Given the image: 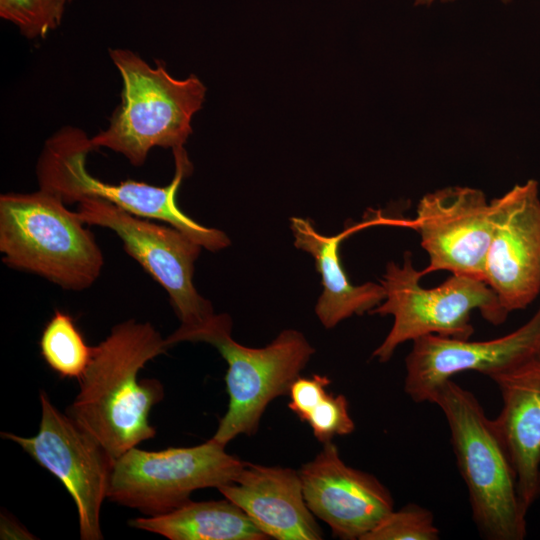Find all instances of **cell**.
<instances>
[{
	"mask_svg": "<svg viewBox=\"0 0 540 540\" xmlns=\"http://www.w3.org/2000/svg\"><path fill=\"white\" fill-rule=\"evenodd\" d=\"M298 472L308 508L339 539L363 540L394 510L388 488L374 475L347 465L332 441L323 443Z\"/></svg>",
	"mask_w": 540,
	"mask_h": 540,
	"instance_id": "obj_13",
	"label": "cell"
},
{
	"mask_svg": "<svg viewBox=\"0 0 540 540\" xmlns=\"http://www.w3.org/2000/svg\"><path fill=\"white\" fill-rule=\"evenodd\" d=\"M232 327L215 333L208 344L227 363L225 375L228 407L213 439L227 445L239 435H254L267 406L289 393L315 349L294 329L283 330L270 344L250 348L234 341Z\"/></svg>",
	"mask_w": 540,
	"mask_h": 540,
	"instance_id": "obj_9",
	"label": "cell"
},
{
	"mask_svg": "<svg viewBox=\"0 0 540 540\" xmlns=\"http://www.w3.org/2000/svg\"><path fill=\"white\" fill-rule=\"evenodd\" d=\"M369 223L350 226L335 236L320 234L309 219L291 218L294 244L311 254L321 275L323 292L317 300L315 313L322 325L329 329L352 315L370 312L386 298L384 287L367 282L353 285L341 263L340 243L353 232Z\"/></svg>",
	"mask_w": 540,
	"mask_h": 540,
	"instance_id": "obj_17",
	"label": "cell"
},
{
	"mask_svg": "<svg viewBox=\"0 0 540 540\" xmlns=\"http://www.w3.org/2000/svg\"><path fill=\"white\" fill-rule=\"evenodd\" d=\"M213 438L192 447L145 451L133 447L114 461L107 498L147 516L168 513L193 491L232 483L244 466Z\"/></svg>",
	"mask_w": 540,
	"mask_h": 540,
	"instance_id": "obj_8",
	"label": "cell"
},
{
	"mask_svg": "<svg viewBox=\"0 0 540 540\" xmlns=\"http://www.w3.org/2000/svg\"><path fill=\"white\" fill-rule=\"evenodd\" d=\"M489 378L502 399L493 423L511 461L520 499L529 509L540 498V351Z\"/></svg>",
	"mask_w": 540,
	"mask_h": 540,
	"instance_id": "obj_15",
	"label": "cell"
},
{
	"mask_svg": "<svg viewBox=\"0 0 540 540\" xmlns=\"http://www.w3.org/2000/svg\"><path fill=\"white\" fill-rule=\"evenodd\" d=\"M413 225L429 257L423 276L449 271L485 282L491 207L481 190L455 186L424 195Z\"/></svg>",
	"mask_w": 540,
	"mask_h": 540,
	"instance_id": "obj_12",
	"label": "cell"
},
{
	"mask_svg": "<svg viewBox=\"0 0 540 540\" xmlns=\"http://www.w3.org/2000/svg\"><path fill=\"white\" fill-rule=\"evenodd\" d=\"M39 397L38 433L23 437L2 432L1 436L17 443L64 485L77 507L80 538L100 540V511L115 459L67 413L60 412L45 391Z\"/></svg>",
	"mask_w": 540,
	"mask_h": 540,
	"instance_id": "obj_10",
	"label": "cell"
},
{
	"mask_svg": "<svg viewBox=\"0 0 540 540\" xmlns=\"http://www.w3.org/2000/svg\"><path fill=\"white\" fill-rule=\"evenodd\" d=\"M93 149L82 130L66 127L54 134L46 141L36 165L40 189L55 194L65 204L78 203L86 197L100 198L133 215L167 222L209 251L230 245L223 231L199 224L176 203L177 191L193 169L183 147L173 150L175 174L162 187L134 180L106 183L93 177L86 169L87 155Z\"/></svg>",
	"mask_w": 540,
	"mask_h": 540,
	"instance_id": "obj_5",
	"label": "cell"
},
{
	"mask_svg": "<svg viewBox=\"0 0 540 540\" xmlns=\"http://www.w3.org/2000/svg\"><path fill=\"white\" fill-rule=\"evenodd\" d=\"M218 490L239 506L269 538H323L322 530L304 499L296 470L245 462L236 479Z\"/></svg>",
	"mask_w": 540,
	"mask_h": 540,
	"instance_id": "obj_16",
	"label": "cell"
},
{
	"mask_svg": "<svg viewBox=\"0 0 540 540\" xmlns=\"http://www.w3.org/2000/svg\"><path fill=\"white\" fill-rule=\"evenodd\" d=\"M77 204L76 212L85 224L114 231L125 252L168 293L181 324L165 339L167 347L204 342L225 320L227 314H215L212 303L193 284L200 244L175 227L141 219L104 199L86 197Z\"/></svg>",
	"mask_w": 540,
	"mask_h": 540,
	"instance_id": "obj_6",
	"label": "cell"
},
{
	"mask_svg": "<svg viewBox=\"0 0 540 540\" xmlns=\"http://www.w3.org/2000/svg\"><path fill=\"white\" fill-rule=\"evenodd\" d=\"M330 379L326 375L299 376L289 390V409L303 422L309 411L329 391Z\"/></svg>",
	"mask_w": 540,
	"mask_h": 540,
	"instance_id": "obj_23",
	"label": "cell"
},
{
	"mask_svg": "<svg viewBox=\"0 0 540 540\" xmlns=\"http://www.w3.org/2000/svg\"><path fill=\"white\" fill-rule=\"evenodd\" d=\"M65 4L63 0H0V16L27 38L44 37L60 25Z\"/></svg>",
	"mask_w": 540,
	"mask_h": 540,
	"instance_id": "obj_20",
	"label": "cell"
},
{
	"mask_svg": "<svg viewBox=\"0 0 540 540\" xmlns=\"http://www.w3.org/2000/svg\"><path fill=\"white\" fill-rule=\"evenodd\" d=\"M303 422L309 424L314 437L322 443L332 441L337 435L351 434L355 429L347 398L331 392L316 403Z\"/></svg>",
	"mask_w": 540,
	"mask_h": 540,
	"instance_id": "obj_22",
	"label": "cell"
},
{
	"mask_svg": "<svg viewBox=\"0 0 540 540\" xmlns=\"http://www.w3.org/2000/svg\"><path fill=\"white\" fill-rule=\"evenodd\" d=\"M109 55L122 78L121 103L109 127L90 138L93 147L120 153L137 167L154 147L182 148L204 102L205 85L195 75L176 79L162 62L151 67L127 49H110Z\"/></svg>",
	"mask_w": 540,
	"mask_h": 540,
	"instance_id": "obj_4",
	"label": "cell"
},
{
	"mask_svg": "<svg viewBox=\"0 0 540 540\" xmlns=\"http://www.w3.org/2000/svg\"><path fill=\"white\" fill-rule=\"evenodd\" d=\"M32 536L18 522L1 514V539H34Z\"/></svg>",
	"mask_w": 540,
	"mask_h": 540,
	"instance_id": "obj_24",
	"label": "cell"
},
{
	"mask_svg": "<svg viewBox=\"0 0 540 540\" xmlns=\"http://www.w3.org/2000/svg\"><path fill=\"white\" fill-rule=\"evenodd\" d=\"M538 311L540 312V307H539Z\"/></svg>",
	"mask_w": 540,
	"mask_h": 540,
	"instance_id": "obj_28",
	"label": "cell"
},
{
	"mask_svg": "<svg viewBox=\"0 0 540 540\" xmlns=\"http://www.w3.org/2000/svg\"><path fill=\"white\" fill-rule=\"evenodd\" d=\"M504 4L510 3L512 0H501Z\"/></svg>",
	"mask_w": 540,
	"mask_h": 540,
	"instance_id": "obj_26",
	"label": "cell"
},
{
	"mask_svg": "<svg viewBox=\"0 0 540 540\" xmlns=\"http://www.w3.org/2000/svg\"><path fill=\"white\" fill-rule=\"evenodd\" d=\"M423 274L414 268L409 252L403 264L391 261L380 279L386 298L370 314L392 315L393 325L372 356L387 362L407 341L436 334L469 339L474 332L471 313L479 310L488 322L503 323L508 312L486 282L454 275L435 288L420 285Z\"/></svg>",
	"mask_w": 540,
	"mask_h": 540,
	"instance_id": "obj_7",
	"label": "cell"
},
{
	"mask_svg": "<svg viewBox=\"0 0 540 540\" xmlns=\"http://www.w3.org/2000/svg\"><path fill=\"white\" fill-rule=\"evenodd\" d=\"M129 525L170 540L269 539L239 506L226 498L190 500L165 514L131 519Z\"/></svg>",
	"mask_w": 540,
	"mask_h": 540,
	"instance_id": "obj_18",
	"label": "cell"
},
{
	"mask_svg": "<svg viewBox=\"0 0 540 540\" xmlns=\"http://www.w3.org/2000/svg\"><path fill=\"white\" fill-rule=\"evenodd\" d=\"M491 237L485 282L508 312L523 310L540 293L538 182L516 184L490 201Z\"/></svg>",
	"mask_w": 540,
	"mask_h": 540,
	"instance_id": "obj_11",
	"label": "cell"
},
{
	"mask_svg": "<svg viewBox=\"0 0 540 540\" xmlns=\"http://www.w3.org/2000/svg\"><path fill=\"white\" fill-rule=\"evenodd\" d=\"M431 511L410 503L387 514L363 540H438Z\"/></svg>",
	"mask_w": 540,
	"mask_h": 540,
	"instance_id": "obj_21",
	"label": "cell"
},
{
	"mask_svg": "<svg viewBox=\"0 0 540 540\" xmlns=\"http://www.w3.org/2000/svg\"><path fill=\"white\" fill-rule=\"evenodd\" d=\"M77 212L55 194L0 196V252L9 267L41 276L66 290L94 284L104 264L102 251Z\"/></svg>",
	"mask_w": 540,
	"mask_h": 540,
	"instance_id": "obj_2",
	"label": "cell"
},
{
	"mask_svg": "<svg viewBox=\"0 0 540 540\" xmlns=\"http://www.w3.org/2000/svg\"><path fill=\"white\" fill-rule=\"evenodd\" d=\"M63 1L67 2V1H70V0H63Z\"/></svg>",
	"mask_w": 540,
	"mask_h": 540,
	"instance_id": "obj_27",
	"label": "cell"
},
{
	"mask_svg": "<svg viewBox=\"0 0 540 540\" xmlns=\"http://www.w3.org/2000/svg\"><path fill=\"white\" fill-rule=\"evenodd\" d=\"M448 423L459 472L467 486L472 518L489 540H522L527 511L508 453L475 395L453 380L433 394Z\"/></svg>",
	"mask_w": 540,
	"mask_h": 540,
	"instance_id": "obj_3",
	"label": "cell"
},
{
	"mask_svg": "<svg viewBox=\"0 0 540 540\" xmlns=\"http://www.w3.org/2000/svg\"><path fill=\"white\" fill-rule=\"evenodd\" d=\"M167 348L154 326L134 319L115 325L93 347L79 393L66 413L115 460L156 435L149 415L164 398V387L157 379L138 380V373Z\"/></svg>",
	"mask_w": 540,
	"mask_h": 540,
	"instance_id": "obj_1",
	"label": "cell"
},
{
	"mask_svg": "<svg viewBox=\"0 0 540 540\" xmlns=\"http://www.w3.org/2000/svg\"><path fill=\"white\" fill-rule=\"evenodd\" d=\"M442 2H451V1H454V0H441ZM434 2V0H415L414 3L416 6H419V5H430Z\"/></svg>",
	"mask_w": 540,
	"mask_h": 540,
	"instance_id": "obj_25",
	"label": "cell"
},
{
	"mask_svg": "<svg viewBox=\"0 0 540 540\" xmlns=\"http://www.w3.org/2000/svg\"><path fill=\"white\" fill-rule=\"evenodd\" d=\"M39 345L47 365L62 378L79 380L93 352L74 319L60 310H56L45 325Z\"/></svg>",
	"mask_w": 540,
	"mask_h": 540,
	"instance_id": "obj_19",
	"label": "cell"
},
{
	"mask_svg": "<svg viewBox=\"0 0 540 540\" xmlns=\"http://www.w3.org/2000/svg\"><path fill=\"white\" fill-rule=\"evenodd\" d=\"M405 359V393L414 402H430L452 377L477 371L487 377L540 351V312L515 331L485 341L430 334L415 339Z\"/></svg>",
	"mask_w": 540,
	"mask_h": 540,
	"instance_id": "obj_14",
	"label": "cell"
}]
</instances>
